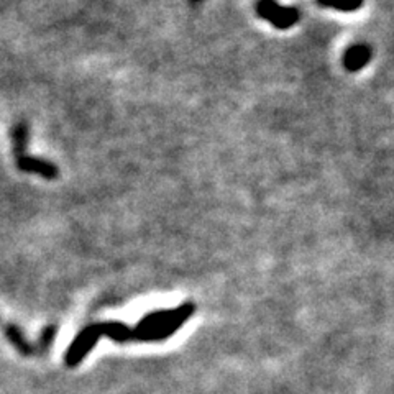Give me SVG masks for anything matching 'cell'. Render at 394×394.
<instances>
[{
    "label": "cell",
    "mask_w": 394,
    "mask_h": 394,
    "mask_svg": "<svg viewBox=\"0 0 394 394\" xmlns=\"http://www.w3.org/2000/svg\"><path fill=\"white\" fill-rule=\"evenodd\" d=\"M257 13L278 30H289L299 22L296 7H283L276 0H258Z\"/></svg>",
    "instance_id": "6da1fadb"
},
{
    "label": "cell",
    "mask_w": 394,
    "mask_h": 394,
    "mask_svg": "<svg viewBox=\"0 0 394 394\" xmlns=\"http://www.w3.org/2000/svg\"><path fill=\"white\" fill-rule=\"evenodd\" d=\"M17 168L23 173H32L38 174L44 179H56L58 178V168L53 163L47 161V159H39L23 154V156L17 158Z\"/></svg>",
    "instance_id": "7a4b0ae2"
},
{
    "label": "cell",
    "mask_w": 394,
    "mask_h": 394,
    "mask_svg": "<svg viewBox=\"0 0 394 394\" xmlns=\"http://www.w3.org/2000/svg\"><path fill=\"white\" fill-rule=\"evenodd\" d=\"M371 56L373 51L368 44H353V47L348 48L345 54H343V66L350 73L362 71V69L371 61Z\"/></svg>",
    "instance_id": "3957f363"
},
{
    "label": "cell",
    "mask_w": 394,
    "mask_h": 394,
    "mask_svg": "<svg viewBox=\"0 0 394 394\" xmlns=\"http://www.w3.org/2000/svg\"><path fill=\"white\" fill-rule=\"evenodd\" d=\"M13 140V153L15 158L27 154V143H28V125L25 123H17L12 130Z\"/></svg>",
    "instance_id": "277c9868"
},
{
    "label": "cell",
    "mask_w": 394,
    "mask_h": 394,
    "mask_svg": "<svg viewBox=\"0 0 394 394\" xmlns=\"http://www.w3.org/2000/svg\"><path fill=\"white\" fill-rule=\"evenodd\" d=\"M316 2L324 8H333L338 12H355L365 0H316Z\"/></svg>",
    "instance_id": "5b68a950"
},
{
    "label": "cell",
    "mask_w": 394,
    "mask_h": 394,
    "mask_svg": "<svg viewBox=\"0 0 394 394\" xmlns=\"http://www.w3.org/2000/svg\"><path fill=\"white\" fill-rule=\"evenodd\" d=\"M192 2H201V0H192Z\"/></svg>",
    "instance_id": "8992f818"
}]
</instances>
